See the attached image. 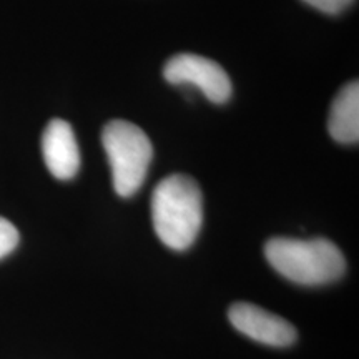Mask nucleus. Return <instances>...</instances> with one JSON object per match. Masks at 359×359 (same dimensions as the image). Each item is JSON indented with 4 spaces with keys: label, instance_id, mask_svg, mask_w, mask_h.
<instances>
[{
    "label": "nucleus",
    "instance_id": "1",
    "mask_svg": "<svg viewBox=\"0 0 359 359\" xmlns=\"http://www.w3.org/2000/svg\"><path fill=\"white\" fill-rule=\"evenodd\" d=\"M151 219L161 243L183 251L195 243L203 223V195L187 175H172L155 187Z\"/></svg>",
    "mask_w": 359,
    "mask_h": 359
},
{
    "label": "nucleus",
    "instance_id": "2",
    "mask_svg": "<svg viewBox=\"0 0 359 359\" xmlns=\"http://www.w3.org/2000/svg\"><path fill=\"white\" fill-rule=\"evenodd\" d=\"M264 257L281 276L298 285H327L346 271L341 250L325 238H271L264 245Z\"/></svg>",
    "mask_w": 359,
    "mask_h": 359
},
{
    "label": "nucleus",
    "instance_id": "3",
    "mask_svg": "<svg viewBox=\"0 0 359 359\" xmlns=\"http://www.w3.org/2000/svg\"><path fill=\"white\" fill-rule=\"evenodd\" d=\"M102 143L111 168L115 191L122 198H128L140 190L147 178L154 158L150 138L137 125L111 120L103 127Z\"/></svg>",
    "mask_w": 359,
    "mask_h": 359
},
{
    "label": "nucleus",
    "instance_id": "4",
    "mask_svg": "<svg viewBox=\"0 0 359 359\" xmlns=\"http://www.w3.org/2000/svg\"><path fill=\"white\" fill-rule=\"evenodd\" d=\"M163 77L173 85L193 83L213 103H224L231 97V80L223 67L195 53H180L165 64Z\"/></svg>",
    "mask_w": 359,
    "mask_h": 359
},
{
    "label": "nucleus",
    "instance_id": "5",
    "mask_svg": "<svg viewBox=\"0 0 359 359\" xmlns=\"http://www.w3.org/2000/svg\"><path fill=\"white\" fill-rule=\"evenodd\" d=\"M228 318L240 333L268 346H290L298 336L288 321L251 303H235L228 311Z\"/></svg>",
    "mask_w": 359,
    "mask_h": 359
},
{
    "label": "nucleus",
    "instance_id": "6",
    "mask_svg": "<svg viewBox=\"0 0 359 359\" xmlns=\"http://www.w3.org/2000/svg\"><path fill=\"white\" fill-rule=\"evenodd\" d=\"M43 161L57 180H72L80 168V151L74 128L65 120L53 118L42 135Z\"/></svg>",
    "mask_w": 359,
    "mask_h": 359
},
{
    "label": "nucleus",
    "instance_id": "7",
    "mask_svg": "<svg viewBox=\"0 0 359 359\" xmlns=\"http://www.w3.org/2000/svg\"><path fill=\"white\" fill-rule=\"evenodd\" d=\"M330 135L338 143L356 145L359 140V83L349 82L331 103L327 118Z\"/></svg>",
    "mask_w": 359,
    "mask_h": 359
},
{
    "label": "nucleus",
    "instance_id": "8",
    "mask_svg": "<svg viewBox=\"0 0 359 359\" xmlns=\"http://www.w3.org/2000/svg\"><path fill=\"white\" fill-rule=\"evenodd\" d=\"M19 231L8 219L0 217V259L11 255L19 245Z\"/></svg>",
    "mask_w": 359,
    "mask_h": 359
},
{
    "label": "nucleus",
    "instance_id": "9",
    "mask_svg": "<svg viewBox=\"0 0 359 359\" xmlns=\"http://www.w3.org/2000/svg\"><path fill=\"white\" fill-rule=\"evenodd\" d=\"M303 2L316 8V11L327 13V15H338V13L346 11L354 0H303Z\"/></svg>",
    "mask_w": 359,
    "mask_h": 359
}]
</instances>
